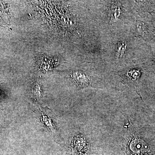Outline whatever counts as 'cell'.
I'll return each mask as SVG.
<instances>
[{"label": "cell", "instance_id": "2", "mask_svg": "<svg viewBox=\"0 0 155 155\" xmlns=\"http://www.w3.org/2000/svg\"><path fill=\"white\" fill-rule=\"evenodd\" d=\"M91 3V14L101 35L130 27L134 22L133 1H94Z\"/></svg>", "mask_w": 155, "mask_h": 155}, {"label": "cell", "instance_id": "3", "mask_svg": "<svg viewBox=\"0 0 155 155\" xmlns=\"http://www.w3.org/2000/svg\"><path fill=\"white\" fill-rule=\"evenodd\" d=\"M138 64L130 65L118 70L115 73L122 79V82L137 91V85L141 75V71L137 66Z\"/></svg>", "mask_w": 155, "mask_h": 155}, {"label": "cell", "instance_id": "1", "mask_svg": "<svg viewBox=\"0 0 155 155\" xmlns=\"http://www.w3.org/2000/svg\"><path fill=\"white\" fill-rule=\"evenodd\" d=\"M99 64L108 72H117L124 67L137 64L139 42L130 27L125 26L101 35Z\"/></svg>", "mask_w": 155, "mask_h": 155}, {"label": "cell", "instance_id": "4", "mask_svg": "<svg viewBox=\"0 0 155 155\" xmlns=\"http://www.w3.org/2000/svg\"><path fill=\"white\" fill-rule=\"evenodd\" d=\"M32 95L34 98L40 97L41 95V86L38 82H35L34 85Z\"/></svg>", "mask_w": 155, "mask_h": 155}]
</instances>
